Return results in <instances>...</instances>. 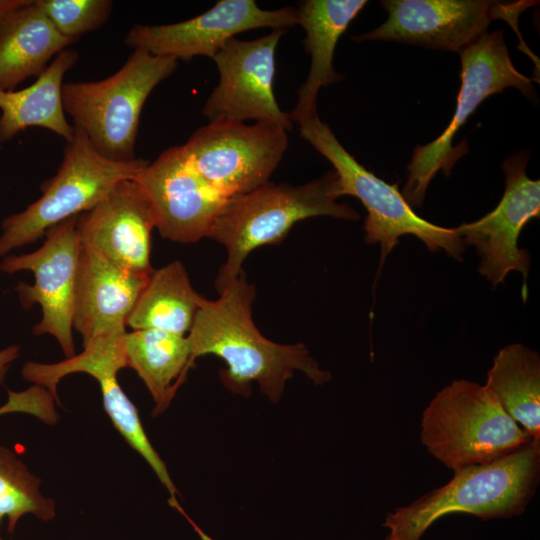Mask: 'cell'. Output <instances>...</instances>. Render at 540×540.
<instances>
[{"mask_svg": "<svg viewBox=\"0 0 540 540\" xmlns=\"http://www.w3.org/2000/svg\"><path fill=\"white\" fill-rule=\"evenodd\" d=\"M127 367L132 368L150 392L153 416L165 411L193 362L187 336L159 329H139L125 336Z\"/></svg>", "mask_w": 540, "mask_h": 540, "instance_id": "obj_21", "label": "cell"}, {"mask_svg": "<svg viewBox=\"0 0 540 540\" xmlns=\"http://www.w3.org/2000/svg\"><path fill=\"white\" fill-rule=\"evenodd\" d=\"M78 58L76 50L65 49L30 86L18 91H0V143L28 127L46 128L67 142L72 140L74 127L66 119L62 87L64 75Z\"/></svg>", "mask_w": 540, "mask_h": 540, "instance_id": "obj_20", "label": "cell"}, {"mask_svg": "<svg viewBox=\"0 0 540 540\" xmlns=\"http://www.w3.org/2000/svg\"><path fill=\"white\" fill-rule=\"evenodd\" d=\"M255 295L242 271L219 291L218 299L202 300L187 335L192 359L209 354L221 358L227 368L220 377L230 391L248 396L255 381L274 403L294 371L317 385L328 382L330 372L320 368L303 344H279L262 335L252 318Z\"/></svg>", "mask_w": 540, "mask_h": 540, "instance_id": "obj_1", "label": "cell"}, {"mask_svg": "<svg viewBox=\"0 0 540 540\" xmlns=\"http://www.w3.org/2000/svg\"><path fill=\"white\" fill-rule=\"evenodd\" d=\"M117 374L104 371L94 377L100 386L104 409L115 429L152 468L168 491L172 506L179 508L176 499L178 491L167 466L146 435L138 410L119 385Z\"/></svg>", "mask_w": 540, "mask_h": 540, "instance_id": "obj_25", "label": "cell"}, {"mask_svg": "<svg viewBox=\"0 0 540 540\" xmlns=\"http://www.w3.org/2000/svg\"><path fill=\"white\" fill-rule=\"evenodd\" d=\"M40 485L41 479L12 450L0 445V525L6 517L9 534L25 515L44 522L55 518V501L40 491Z\"/></svg>", "mask_w": 540, "mask_h": 540, "instance_id": "obj_24", "label": "cell"}, {"mask_svg": "<svg viewBox=\"0 0 540 540\" xmlns=\"http://www.w3.org/2000/svg\"><path fill=\"white\" fill-rule=\"evenodd\" d=\"M147 163L141 158L108 159L94 148L81 129L74 127L59 169L42 189L41 197L2 222L0 255L34 243L53 226L92 209L119 182L134 179Z\"/></svg>", "mask_w": 540, "mask_h": 540, "instance_id": "obj_7", "label": "cell"}, {"mask_svg": "<svg viewBox=\"0 0 540 540\" xmlns=\"http://www.w3.org/2000/svg\"><path fill=\"white\" fill-rule=\"evenodd\" d=\"M75 41L63 36L35 0L0 21V91H14L29 77H39L49 61Z\"/></svg>", "mask_w": 540, "mask_h": 540, "instance_id": "obj_19", "label": "cell"}, {"mask_svg": "<svg viewBox=\"0 0 540 540\" xmlns=\"http://www.w3.org/2000/svg\"><path fill=\"white\" fill-rule=\"evenodd\" d=\"M204 298L192 287L184 265L174 261L151 273L128 319L133 330L189 333Z\"/></svg>", "mask_w": 540, "mask_h": 540, "instance_id": "obj_22", "label": "cell"}, {"mask_svg": "<svg viewBox=\"0 0 540 540\" xmlns=\"http://www.w3.org/2000/svg\"><path fill=\"white\" fill-rule=\"evenodd\" d=\"M19 354L20 347L18 345H11L0 350V384L4 381L10 365L18 358Z\"/></svg>", "mask_w": 540, "mask_h": 540, "instance_id": "obj_28", "label": "cell"}, {"mask_svg": "<svg viewBox=\"0 0 540 540\" xmlns=\"http://www.w3.org/2000/svg\"><path fill=\"white\" fill-rule=\"evenodd\" d=\"M177 66L176 58L133 49L122 67L105 79L64 83L65 113L101 155L115 161L134 160L144 103Z\"/></svg>", "mask_w": 540, "mask_h": 540, "instance_id": "obj_5", "label": "cell"}, {"mask_svg": "<svg viewBox=\"0 0 540 540\" xmlns=\"http://www.w3.org/2000/svg\"><path fill=\"white\" fill-rule=\"evenodd\" d=\"M387 20L356 42L385 40L459 53L485 35L490 23L511 25L531 2L504 4L488 0H384ZM515 26V25H514ZM517 27V26H515Z\"/></svg>", "mask_w": 540, "mask_h": 540, "instance_id": "obj_10", "label": "cell"}, {"mask_svg": "<svg viewBox=\"0 0 540 540\" xmlns=\"http://www.w3.org/2000/svg\"><path fill=\"white\" fill-rule=\"evenodd\" d=\"M529 158L525 151L507 157L502 164L505 189L499 204L481 219L455 228L464 246L475 248L478 271L494 287L517 271L526 288L530 254L519 247L518 239L523 227L540 215V181L526 174Z\"/></svg>", "mask_w": 540, "mask_h": 540, "instance_id": "obj_11", "label": "cell"}, {"mask_svg": "<svg viewBox=\"0 0 540 540\" xmlns=\"http://www.w3.org/2000/svg\"><path fill=\"white\" fill-rule=\"evenodd\" d=\"M29 0H0V21L13 10L25 5Z\"/></svg>", "mask_w": 540, "mask_h": 540, "instance_id": "obj_29", "label": "cell"}, {"mask_svg": "<svg viewBox=\"0 0 540 540\" xmlns=\"http://www.w3.org/2000/svg\"><path fill=\"white\" fill-rule=\"evenodd\" d=\"M286 30H273L255 40L231 38L213 57L219 82L203 107L209 121L273 123L292 129L290 114L274 96L275 51Z\"/></svg>", "mask_w": 540, "mask_h": 540, "instance_id": "obj_13", "label": "cell"}, {"mask_svg": "<svg viewBox=\"0 0 540 540\" xmlns=\"http://www.w3.org/2000/svg\"><path fill=\"white\" fill-rule=\"evenodd\" d=\"M420 439L427 451L457 471L504 457L531 438L483 384L453 380L429 402Z\"/></svg>", "mask_w": 540, "mask_h": 540, "instance_id": "obj_4", "label": "cell"}, {"mask_svg": "<svg viewBox=\"0 0 540 540\" xmlns=\"http://www.w3.org/2000/svg\"><path fill=\"white\" fill-rule=\"evenodd\" d=\"M41 11L65 37L77 40L100 28L112 11L110 0H35Z\"/></svg>", "mask_w": 540, "mask_h": 540, "instance_id": "obj_26", "label": "cell"}, {"mask_svg": "<svg viewBox=\"0 0 540 540\" xmlns=\"http://www.w3.org/2000/svg\"><path fill=\"white\" fill-rule=\"evenodd\" d=\"M77 216L50 228L46 240L36 251L9 255L0 263V270L14 273L29 270L34 284L19 283L16 290L21 305L30 309L39 304L41 321L34 326V335L53 336L66 356L75 355L72 335V314L75 276L81 243L77 232Z\"/></svg>", "mask_w": 540, "mask_h": 540, "instance_id": "obj_12", "label": "cell"}, {"mask_svg": "<svg viewBox=\"0 0 540 540\" xmlns=\"http://www.w3.org/2000/svg\"><path fill=\"white\" fill-rule=\"evenodd\" d=\"M540 482V439L485 464L454 471L445 485L388 512L385 540H421L439 519L469 514L481 520L523 514Z\"/></svg>", "mask_w": 540, "mask_h": 540, "instance_id": "obj_2", "label": "cell"}, {"mask_svg": "<svg viewBox=\"0 0 540 540\" xmlns=\"http://www.w3.org/2000/svg\"><path fill=\"white\" fill-rule=\"evenodd\" d=\"M287 132L273 123L218 120L181 146L199 175L229 198L269 182L287 149Z\"/></svg>", "mask_w": 540, "mask_h": 540, "instance_id": "obj_9", "label": "cell"}, {"mask_svg": "<svg viewBox=\"0 0 540 540\" xmlns=\"http://www.w3.org/2000/svg\"><path fill=\"white\" fill-rule=\"evenodd\" d=\"M296 24L297 12L290 6L263 10L254 0H220L204 13L178 23L133 25L124 42L133 49L177 60L195 56L213 59L238 33L258 28L286 30Z\"/></svg>", "mask_w": 540, "mask_h": 540, "instance_id": "obj_15", "label": "cell"}, {"mask_svg": "<svg viewBox=\"0 0 540 540\" xmlns=\"http://www.w3.org/2000/svg\"><path fill=\"white\" fill-rule=\"evenodd\" d=\"M367 4L365 0H305L300 2L297 24L306 37L305 50L310 54V69L306 81L298 90V101L290 114L292 121L317 115V95L322 87L342 80L333 66L339 38L352 20Z\"/></svg>", "mask_w": 540, "mask_h": 540, "instance_id": "obj_18", "label": "cell"}, {"mask_svg": "<svg viewBox=\"0 0 540 540\" xmlns=\"http://www.w3.org/2000/svg\"><path fill=\"white\" fill-rule=\"evenodd\" d=\"M13 412H23L47 422L53 414V401L49 392L41 386L14 392L8 391L7 402L0 406V415Z\"/></svg>", "mask_w": 540, "mask_h": 540, "instance_id": "obj_27", "label": "cell"}, {"mask_svg": "<svg viewBox=\"0 0 540 540\" xmlns=\"http://www.w3.org/2000/svg\"><path fill=\"white\" fill-rule=\"evenodd\" d=\"M459 54L461 86L453 117L438 138L415 147L407 166L408 176L401 194L411 207H421L437 172L443 170L449 175L457 159L465 153L463 148H454L452 140L486 98L508 87L535 98L531 79L512 63L502 30L486 33Z\"/></svg>", "mask_w": 540, "mask_h": 540, "instance_id": "obj_8", "label": "cell"}, {"mask_svg": "<svg viewBox=\"0 0 540 540\" xmlns=\"http://www.w3.org/2000/svg\"><path fill=\"white\" fill-rule=\"evenodd\" d=\"M150 275L123 270L96 249L81 245L72 326L83 344L103 334L126 331L127 319Z\"/></svg>", "mask_w": 540, "mask_h": 540, "instance_id": "obj_17", "label": "cell"}, {"mask_svg": "<svg viewBox=\"0 0 540 540\" xmlns=\"http://www.w3.org/2000/svg\"><path fill=\"white\" fill-rule=\"evenodd\" d=\"M151 206L134 179L119 182L92 209L77 218L82 246L96 249L123 270L151 274Z\"/></svg>", "mask_w": 540, "mask_h": 540, "instance_id": "obj_16", "label": "cell"}, {"mask_svg": "<svg viewBox=\"0 0 540 540\" xmlns=\"http://www.w3.org/2000/svg\"><path fill=\"white\" fill-rule=\"evenodd\" d=\"M163 238L195 243L209 237L226 200L195 170L182 146L164 150L134 178Z\"/></svg>", "mask_w": 540, "mask_h": 540, "instance_id": "obj_14", "label": "cell"}, {"mask_svg": "<svg viewBox=\"0 0 540 540\" xmlns=\"http://www.w3.org/2000/svg\"><path fill=\"white\" fill-rule=\"evenodd\" d=\"M340 197L334 170L303 185L269 181L229 197L209 235L227 252L215 281L218 292L240 275L243 262L253 250L279 243L297 222L316 216L358 220L355 209L337 201Z\"/></svg>", "mask_w": 540, "mask_h": 540, "instance_id": "obj_3", "label": "cell"}, {"mask_svg": "<svg viewBox=\"0 0 540 540\" xmlns=\"http://www.w3.org/2000/svg\"><path fill=\"white\" fill-rule=\"evenodd\" d=\"M298 124L301 137L333 165L341 196H353L365 207L364 240L380 246L381 266L404 235L417 237L430 251L443 250L457 261L463 260L465 246L455 228L441 227L418 216L402 196L398 183L389 184L361 165L318 114Z\"/></svg>", "mask_w": 540, "mask_h": 540, "instance_id": "obj_6", "label": "cell"}, {"mask_svg": "<svg viewBox=\"0 0 540 540\" xmlns=\"http://www.w3.org/2000/svg\"><path fill=\"white\" fill-rule=\"evenodd\" d=\"M505 412L533 439H540V356L522 343L498 351L484 384Z\"/></svg>", "mask_w": 540, "mask_h": 540, "instance_id": "obj_23", "label": "cell"}]
</instances>
